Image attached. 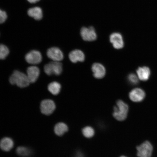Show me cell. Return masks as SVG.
Segmentation results:
<instances>
[{"mask_svg":"<svg viewBox=\"0 0 157 157\" xmlns=\"http://www.w3.org/2000/svg\"><path fill=\"white\" fill-rule=\"evenodd\" d=\"M129 99L135 102L142 101L146 97V93L140 88H136L131 91L129 94Z\"/></svg>","mask_w":157,"mask_h":157,"instance_id":"cell-9","label":"cell"},{"mask_svg":"<svg viewBox=\"0 0 157 157\" xmlns=\"http://www.w3.org/2000/svg\"><path fill=\"white\" fill-rule=\"evenodd\" d=\"M7 17V14L6 12L0 9V24L4 23Z\"/></svg>","mask_w":157,"mask_h":157,"instance_id":"cell-23","label":"cell"},{"mask_svg":"<svg viewBox=\"0 0 157 157\" xmlns=\"http://www.w3.org/2000/svg\"><path fill=\"white\" fill-rule=\"evenodd\" d=\"M117 104V106L114 107L113 116L117 121H124L127 117L128 111V105L121 100H118Z\"/></svg>","mask_w":157,"mask_h":157,"instance_id":"cell-2","label":"cell"},{"mask_svg":"<svg viewBox=\"0 0 157 157\" xmlns=\"http://www.w3.org/2000/svg\"><path fill=\"white\" fill-rule=\"evenodd\" d=\"M44 69L45 73L49 76L52 74L59 75L62 72V64L59 62H51L45 65Z\"/></svg>","mask_w":157,"mask_h":157,"instance_id":"cell-3","label":"cell"},{"mask_svg":"<svg viewBox=\"0 0 157 157\" xmlns=\"http://www.w3.org/2000/svg\"><path fill=\"white\" fill-rule=\"evenodd\" d=\"M109 40L116 49H121L124 46L123 36L119 33H114L112 34L110 36Z\"/></svg>","mask_w":157,"mask_h":157,"instance_id":"cell-10","label":"cell"},{"mask_svg":"<svg viewBox=\"0 0 157 157\" xmlns=\"http://www.w3.org/2000/svg\"><path fill=\"white\" fill-rule=\"evenodd\" d=\"M27 13L29 17H33L36 20H40L43 17V11L39 7H34L29 9Z\"/></svg>","mask_w":157,"mask_h":157,"instance_id":"cell-16","label":"cell"},{"mask_svg":"<svg viewBox=\"0 0 157 157\" xmlns=\"http://www.w3.org/2000/svg\"><path fill=\"white\" fill-rule=\"evenodd\" d=\"M14 146V142L12 139L9 137H5L0 141V148L4 151L8 152Z\"/></svg>","mask_w":157,"mask_h":157,"instance_id":"cell-15","label":"cell"},{"mask_svg":"<svg viewBox=\"0 0 157 157\" xmlns=\"http://www.w3.org/2000/svg\"><path fill=\"white\" fill-rule=\"evenodd\" d=\"M56 109V104L52 100L45 99L41 103V112L44 115H49L52 114Z\"/></svg>","mask_w":157,"mask_h":157,"instance_id":"cell-6","label":"cell"},{"mask_svg":"<svg viewBox=\"0 0 157 157\" xmlns=\"http://www.w3.org/2000/svg\"><path fill=\"white\" fill-rule=\"evenodd\" d=\"M82 133L84 136L89 138L93 136L95 131L93 128L88 126L82 129Z\"/></svg>","mask_w":157,"mask_h":157,"instance_id":"cell-21","label":"cell"},{"mask_svg":"<svg viewBox=\"0 0 157 157\" xmlns=\"http://www.w3.org/2000/svg\"><path fill=\"white\" fill-rule=\"evenodd\" d=\"M137 156L138 157H151L152 156L153 147L148 141L137 147Z\"/></svg>","mask_w":157,"mask_h":157,"instance_id":"cell-4","label":"cell"},{"mask_svg":"<svg viewBox=\"0 0 157 157\" xmlns=\"http://www.w3.org/2000/svg\"><path fill=\"white\" fill-rule=\"evenodd\" d=\"M48 89L49 92L53 95H57L60 92L61 86L58 82H52L49 84Z\"/></svg>","mask_w":157,"mask_h":157,"instance_id":"cell-18","label":"cell"},{"mask_svg":"<svg viewBox=\"0 0 157 157\" xmlns=\"http://www.w3.org/2000/svg\"><path fill=\"white\" fill-rule=\"evenodd\" d=\"M80 35L82 39L86 41H93L96 40L97 35L93 27H83L80 30Z\"/></svg>","mask_w":157,"mask_h":157,"instance_id":"cell-5","label":"cell"},{"mask_svg":"<svg viewBox=\"0 0 157 157\" xmlns=\"http://www.w3.org/2000/svg\"><path fill=\"white\" fill-rule=\"evenodd\" d=\"M136 72L139 79L143 81L148 80L151 75L150 69L146 66L139 67L137 70Z\"/></svg>","mask_w":157,"mask_h":157,"instance_id":"cell-14","label":"cell"},{"mask_svg":"<svg viewBox=\"0 0 157 157\" xmlns=\"http://www.w3.org/2000/svg\"><path fill=\"white\" fill-rule=\"evenodd\" d=\"M10 83L21 88L27 87L30 83L27 75L19 71L15 70L10 78Z\"/></svg>","mask_w":157,"mask_h":157,"instance_id":"cell-1","label":"cell"},{"mask_svg":"<svg viewBox=\"0 0 157 157\" xmlns=\"http://www.w3.org/2000/svg\"><path fill=\"white\" fill-rule=\"evenodd\" d=\"M25 59L29 63L37 64L40 63L42 61V56L40 52L37 50H32L25 56Z\"/></svg>","mask_w":157,"mask_h":157,"instance_id":"cell-7","label":"cell"},{"mask_svg":"<svg viewBox=\"0 0 157 157\" xmlns=\"http://www.w3.org/2000/svg\"><path fill=\"white\" fill-rule=\"evenodd\" d=\"M9 54V50L5 45L0 44V60L5 59Z\"/></svg>","mask_w":157,"mask_h":157,"instance_id":"cell-20","label":"cell"},{"mask_svg":"<svg viewBox=\"0 0 157 157\" xmlns=\"http://www.w3.org/2000/svg\"><path fill=\"white\" fill-rule=\"evenodd\" d=\"M138 76L133 73L129 74L128 77V81L131 84L136 85L139 83Z\"/></svg>","mask_w":157,"mask_h":157,"instance_id":"cell-22","label":"cell"},{"mask_svg":"<svg viewBox=\"0 0 157 157\" xmlns=\"http://www.w3.org/2000/svg\"><path fill=\"white\" fill-rule=\"evenodd\" d=\"M69 58L71 61L75 63L78 62H83L85 60V55L81 50H75L70 52Z\"/></svg>","mask_w":157,"mask_h":157,"instance_id":"cell-13","label":"cell"},{"mask_svg":"<svg viewBox=\"0 0 157 157\" xmlns=\"http://www.w3.org/2000/svg\"><path fill=\"white\" fill-rule=\"evenodd\" d=\"M68 127L67 125L63 123H59L55 125L54 132L56 135L59 136H61L67 132Z\"/></svg>","mask_w":157,"mask_h":157,"instance_id":"cell-17","label":"cell"},{"mask_svg":"<svg viewBox=\"0 0 157 157\" xmlns=\"http://www.w3.org/2000/svg\"><path fill=\"white\" fill-rule=\"evenodd\" d=\"M47 56L49 58L54 61L59 62L64 58L63 53L59 48L53 47L48 49L47 52Z\"/></svg>","mask_w":157,"mask_h":157,"instance_id":"cell-8","label":"cell"},{"mask_svg":"<svg viewBox=\"0 0 157 157\" xmlns=\"http://www.w3.org/2000/svg\"><path fill=\"white\" fill-rule=\"evenodd\" d=\"M16 152L18 155L22 157H28L32 154V151L30 148L23 146L17 147Z\"/></svg>","mask_w":157,"mask_h":157,"instance_id":"cell-19","label":"cell"},{"mask_svg":"<svg viewBox=\"0 0 157 157\" xmlns=\"http://www.w3.org/2000/svg\"><path fill=\"white\" fill-rule=\"evenodd\" d=\"M40 1V0H27V1H28L29 2L31 3H36Z\"/></svg>","mask_w":157,"mask_h":157,"instance_id":"cell-24","label":"cell"},{"mask_svg":"<svg viewBox=\"0 0 157 157\" xmlns=\"http://www.w3.org/2000/svg\"><path fill=\"white\" fill-rule=\"evenodd\" d=\"M120 157H127L125 156H121Z\"/></svg>","mask_w":157,"mask_h":157,"instance_id":"cell-25","label":"cell"},{"mask_svg":"<svg viewBox=\"0 0 157 157\" xmlns=\"http://www.w3.org/2000/svg\"><path fill=\"white\" fill-rule=\"evenodd\" d=\"M92 70L94 76L96 78H102L105 75V69L102 64L99 63H94L92 67Z\"/></svg>","mask_w":157,"mask_h":157,"instance_id":"cell-12","label":"cell"},{"mask_svg":"<svg viewBox=\"0 0 157 157\" xmlns=\"http://www.w3.org/2000/svg\"><path fill=\"white\" fill-rule=\"evenodd\" d=\"M40 73V70L36 66L29 67L27 69V75L30 83H34L36 81Z\"/></svg>","mask_w":157,"mask_h":157,"instance_id":"cell-11","label":"cell"}]
</instances>
